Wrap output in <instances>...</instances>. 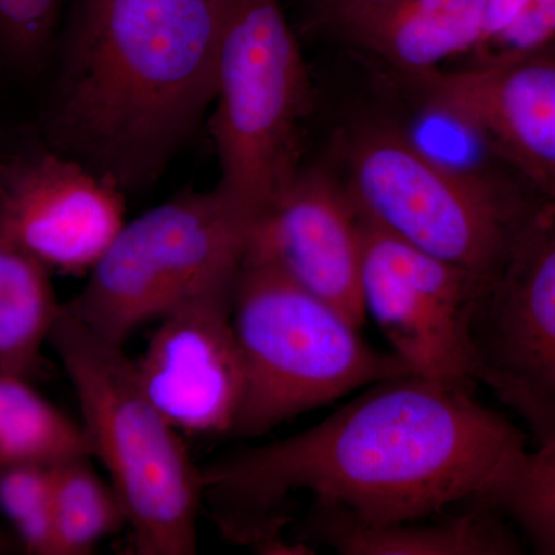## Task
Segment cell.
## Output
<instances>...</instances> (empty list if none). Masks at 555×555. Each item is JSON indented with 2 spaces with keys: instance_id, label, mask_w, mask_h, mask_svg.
Instances as JSON below:
<instances>
[{
  "instance_id": "1",
  "label": "cell",
  "mask_w": 555,
  "mask_h": 555,
  "mask_svg": "<svg viewBox=\"0 0 555 555\" xmlns=\"http://www.w3.org/2000/svg\"><path fill=\"white\" fill-rule=\"evenodd\" d=\"M526 438L473 389L406 375L305 433L203 467V502L225 539L269 554L299 492L367 526L492 505L529 451Z\"/></svg>"
},
{
  "instance_id": "2",
  "label": "cell",
  "mask_w": 555,
  "mask_h": 555,
  "mask_svg": "<svg viewBox=\"0 0 555 555\" xmlns=\"http://www.w3.org/2000/svg\"><path fill=\"white\" fill-rule=\"evenodd\" d=\"M236 0H67L36 137L124 192L152 188L214 104Z\"/></svg>"
},
{
  "instance_id": "3",
  "label": "cell",
  "mask_w": 555,
  "mask_h": 555,
  "mask_svg": "<svg viewBox=\"0 0 555 555\" xmlns=\"http://www.w3.org/2000/svg\"><path fill=\"white\" fill-rule=\"evenodd\" d=\"M49 345L78 397L91 459L105 467L126 507L134 553H198L201 469L181 433L145 396L124 346L101 337L62 305Z\"/></svg>"
},
{
  "instance_id": "4",
  "label": "cell",
  "mask_w": 555,
  "mask_h": 555,
  "mask_svg": "<svg viewBox=\"0 0 555 555\" xmlns=\"http://www.w3.org/2000/svg\"><path fill=\"white\" fill-rule=\"evenodd\" d=\"M243 398L232 434L258 437L360 387L412 375L341 310L272 262L246 255L233 294Z\"/></svg>"
},
{
  "instance_id": "5",
  "label": "cell",
  "mask_w": 555,
  "mask_h": 555,
  "mask_svg": "<svg viewBox=\"0 0 555 555\" xmlns=\"http://www.w3.org/2000/svg\"><path fill=\"white\" fill-rule=\"evenodd\" d=\"M332 167L369 221L489 281L545 199L532 188H488L438 169L383 109L343 129Z\"/></svg>"
},
{
  "instance_id": "6",
  "label": "cell",
  "mask_w": 555,
  "mask_h": 555,
  "mask_svg": "<svg viewBox=\"0 0 555 555\" xmlns=\"http://www.w3.org/2000/svg\"><path fill=\"white\" fill-rule=\"evenodd\" d=\"M210 133L217 192L251 228L305 166L308 64L281 0H236L217 68Z\"/></svg>"
},
{
  "instance_id": "7",
  "label": "cell",
  "mask_w": 555,
  "mask_h": 555,
  "mask_svg": "<svg viewBox=\"0 0 555 555\" xmlns=\"http://www.w3.org/2000/svg\"><path fill=\"white\" fill-rule=\"evenodd\" d=\"M251 224L217 190L181 193L127 222L64 309L124 346L142 324L236 276Z\"/></svg>"
},
{
  "instance_id": "8",
  "label": "cell",
  "mask_w": 555,
  "mask_h": 555,
  "mask_svg": "<svg viewBox=\"0 0 555 555\" xmlns=\"http://www.w3.org/2000/svg\"><path fill=\"white\" fill-rule=\"evenodd\" d=\"M474 379L524 423L534 449L555 447V203L543 199L505 268L478 299Z\"/></svg>"
},
{
  "instance_id": "9",
  "label": "cell",
  "mask_w": 555,
  "mask_h": 555,
  "mask_svg": "<svg viewBox=\"0 0 555 555\" xmlns=\"http://www.w3.org/2000/svg\"><path fill=\"white\" fill-rule=\"evenodd\" d=\"M364 313L414 377L474 389L470 323L491 281L427 254L361 214Z\"/></svg>"
},
{
  "instance_id": "10",
  "label": "cell",
  "mask_w": 555,
  "mask_h": 555,
  "mask_svg": "<svg viewBox=\"0 0 555 555\" xmlns=\"http://www.w3.org/2000/svg\"><path fill=\"white\" fill-rule=\"evenodd\" d=\"M126 224V192L38 137L0 147V236L51 272L89 275Z\"/></svg>"
},
{
  "instance_id": "11",
  "label": "cell",
  "mask_w": 555,
  "mask_h": 555,
  "mask_svg": "<svg viewBox=\"0 0 555 555\" xmlns=\"http://www.w3.org/2000/svg\"><path fill=\"white\" fill-rule=\"evenodd\" d=\"M236 280L210 284L164 313L134 361L145 396L179 433L232 434L235 426L243 398Z\"/></svg>"
},
{
  "instance_id": "12",
  "label": "cell",
  "mask_w": 555,
  "mask_h": 555,
  "mask_svg": "<svg viewBox=\"0 0 555 555\" xmlns=\"http://www.w3.org/2000/svg\"><path fill=\"white\" fill-rule=\"evenodd\" d=\"M246 255L272 262L363 326V222L332 164L299 169L255 222Z\"/></svg>"
},
{
  "instance_id": "13",
  "label": "cell",
  "mask_w": 555,
  "mask_h": 555,
  "mask_svg": "<svg viewBox=\"0 0 555 555\" xmlns=\"http://www.w3.org/2000/svg\"><path fill=\"white\" fill-rule=\"evenodd\" d=\"M415 76L462 105L543 196L555 190V43L486 64Z\"/></svg>"
},
{
  "instance_id": "14",
  "label": "cell",
  "mask_w": 555,
  "mask_h": 555,
  "mask_svg": "<svg viewBox=\"0 0 555 555\" xmlns=\"http://www.w3.org/2000/svg\"><path fill=\"white\" fill-rule=\"evenodd\" d=\"M486 0H392L337 39L398 75H423L473 53L483 35Z\"/></svg>"
},
{
  "instance_id": "15",
  "label": "cell",
  "mask_w": 555,
  "mask_h": 555,
  "mask_svg": "<svg viewBox=\"0 0 555 555\" xmlns=\"http://www.w3.org/2000/svg\"><path fill=\"white\" fill-rule=\"evenodd\" d=\"M390 78L389 89L398 105L383 112L423 158L474 184L532 188L500 155L481 124L462 105L429 89L415 76L390 72Z\"/></svg>"
},
{
  "instance_id": "16",
  "label": "cell",
  "mask_w": 555,
  "mask_h": 555,
  "mask_svg": "<svg viewBox=\"0 0 555 555\" xmlns=\"http://www.w3.org/2000/svg\"><path fill=\"white\" fill-rule=\"evenodd\" d=\"M430 516L401 524L367 526L313 505L310 535L345 555H509L520 543L499 511L488 503L447 517Z\"/></svg>"
},
{
  "instance_id": "17",
  "label": "cell",
  "mask_w": 555,
  "mask_h": 555,
  "mask_svg": "<svg viewBox=\"0 0 555 555\" xmlns=\"http://www.w3.org/2000/svg\"><path fill=\"white\" fill-rule=\"evenodd\" d=\"M60 310L51 270L0 236V372L35 374Z\"/></svg>"
},
{
  "instance_id": "18",
  "label": "cell",
  "mask_w": 555,
  "mask_h": 555,
  "mask_svg": "<svg viewBox=\"0 0 555 555\" xmlns=\"http://www.w3.org/2000/svg\"><path fill=\"white\" fill-rule=\"evenodd\" d=\"M79 456H91L82 426L27 379L0 372V466H56Z\"/></svg>"
},
{
  "instance_id": "19",
  "label": "cell",
  "mask_w": 555,
  "mask_h": 555,
  "mask_svg": "<svg viewBox=\"0 0 555 555\" xmlns=\"http://www.w3.org/2000/svg\"><path fill=\"white\" fill-rule=\"evenodd\" d=\"M79 456L54 466L53 526L56 555H87L129 526L118 492Z\"/></svg>"
},
{
  "instance_id": "20",
  "label": "cell",
  "mask_w": 555,
  "mask_h": 555,
  "mask_svg": "<svg viewBox=\"0 0 555 555\" xmlns=\"http://www.w3.org/2000/svg\"><path fill=\"white\" fill-rule=\"evenodd\" d=\"M492 506L518 526L537 553L555 555V447L526 452Z\"/></svg>"
},
{
  "instance_id": "21",
  "label": "cell",
  "mask_w": 555,
  "mask_h": 555,
  "mask_svg": "<svg viewBox=\"0 0 555 555\" xmlns=\"http://www.w3.org/2000/svg\"><path fill=\"white\" fill-rule=\"evenodd\" d=\"M67 0H0V68L33 76L53 64Z\"/></svg>"
},
{
  "instance_id": "22",
  "label": "cell",
  "mask_w": 555,
  "mask_h": 555,
  "mask_svg": "<svg viewBox=\"0 0 555 555\" xmlns=\"http://www.w3.org/2000/svg\"><path fill=\"white\" fill-rule=\"evenodd\" d=\"M53 476L54 466H0V509L28 554L56 555Z\"/></svg>"
},
{
  "instance_id": "23",
  "label": "cell",
  "mask_w": 555,
  "mask_h": 555,
  "mask_svg": "<svg viewBox=\"0 0 555 555\" xmlns=\"http://www.w3.org/2000/svg\"><path fill=\"white\" fill-rule=\"evenodd\" d=\"M555 43V0H531L502 35L470 53L469 65L531 53Z\"/></svg>"
},
{
  "instance_id": "24",
  "label": "cell",
  "mask_w": 555,
  "mask_h": 555,
  "mask_svg": "<svg viewBox=\"0 0 555 555\" xmlns=\"http://www.w3.org/2000/svg\"><path fill=\"white\" fill-rule=\"evenodd\" d=\"M389 2L392 0H299L301 27L306 33L337 39L350 24Z\"/></svg>"
},
{
  "instance_id": "25",
  "label": "cell",
  "mask_w": 555,
  "mask_h": 555,
  "mask_svg": "<svg viewBox=\"0 0 555 555\" xmlns=\"http://www.w3.org/2000/svg\"><path fill=\"white\" fill-rule=\"evenodd\" d=\"M529 2L531 0H486L483 35L474 50L485 46L489 40L496 38L506 28H509L524 13Z\"/></svg>"
},
{
  "instance_id": "26",
  "label": "cell",
  "mask_w": 555,
  "mask_h": 555,
  "mask_svg": "<svg viewBox=\"0 0 555 555\" xmlns=\"http://www.w3.org/2000/svg\"><path fill=\"white\" fill-rule=\"evenodd\" d=\"M3 550H7V542L5 539H3L2 535H0V553H2Z\"/></svg>"
},
{
  "instance_id": "27",
  "label": "cell",
  "mask_w": 555,
  "mask_h": 555,
  "mask_svg": "<svg viewBox=\"0 0 555 555\" xmlns=\"http://www.w3.org/2000/svg\"><path fill=\"white\" fill-rule=\"evenodd\" d=\"M546 199L553 201V203H555V190L553 193H551V195L546 196Z\"/></svg>"
}]
</instances>
